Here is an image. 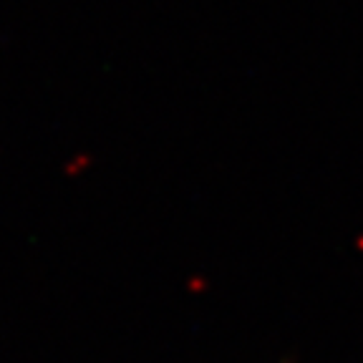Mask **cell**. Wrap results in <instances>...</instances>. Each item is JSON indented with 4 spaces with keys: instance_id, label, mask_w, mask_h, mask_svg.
<instances>
[{
    "instance_id": "6da1fadb",
    "label": "cell",
    "mask_w": 363,
    "mask_h": 363,
    "mask_svg": "<svg viewBox=\"0 0 363 363\" xmlns=\"http://www.w3.org/2000/svg\"><path fill=\"white\" fill-rule=\"evenodd\" d=\"M283 363H290V361H283Z\"/></svg>"
}]
</instances>
